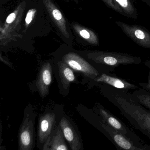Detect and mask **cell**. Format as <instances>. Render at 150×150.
<instances>
[{
    "label": "cell",
    "mask_w": 150,
    "mask_h": 150,
    "mask_svg": "<svg viewBox=\"0 0 150 150\" xmlns=\"http://www.w3.org/2000/svg\"><path fill=\"white\" fill-rule=\"evenodd\" d=\"M91 81L93 85H108L126 92L130 90H135L139 88L137 85L128 82L126 80L120 78L111 73L100 72L97 77Z\"/></svg>",
    "instance_id": "cell-8"
},
{
    "label": "cell",
    "mask_w": 150,
    "mask_h": 150,
    "mask_svg": "<svg viewBox=\"0 0 150 150\" xmlns=\"http://www.w3.org/2000/svg\"><path fill=\"white\" fill-rule=\"evenodd\" d=\"M65 138L59 125L55 128L43 146V150H68Z\"/></svg>",
    "instance_id": "cell-12"
},
{
    "label": "cell",
    "mask_w": 150,
    "mask_h": 150,
    "mask_svg": "<svg viewBox=\"0 0 150 150\" xmlns=\"http://www.w3.org/2000/svg\"><path fill=\"white\" fill-rule=\"evenodd\" d=\"M52 80V68L50 63H45L40 68L35 82V86L42 98L49 94Z\"/></svg>",
    "instance_id": "cell-10"
},
{
    "label": "cell",
    "mask_w": 150,
    "mask_h": 150,
    "mask_svg": "<svg viewBox=\"0 0 150 150\" xmlns=\"http://www.w3.org/2000/svg\"><path fill=\"white\" fill-rule=\"evenodd\" d=\"M16 14L14 13H12L10 14L6 19V22L8 23H13V22L15 20L16 18Z\"/></svg>",
    "instance_id": "cell-20"
},
{
    "label": "cell",
    "mask_w": 150,
    "mask_h": 150,
    "mask_svg": "<svg viewBox=\"0 0 150 150\" xmlns=\"http://www.w3.org/2000/svg\"><path fill=\"white\" fill-rule=\"evenodd\" d=\"M56 116L52 112H46L40 116L38 126V141L44 145L55 129Z\"/></svg>",
    "instance_id": "cell-9"
},
{
    "label": "cell",
    "mask_w": 150,
    "mask_h": 150,
    "mask_svg": "<svg viewBox=\"0 0 150 150\" xmlns=\"http://www.w3.org/2000/svg\"><path fill=\"white\" fill-rule=\"evenodd\" d=\"M59 126L64 133L65 138L72 150L82 149V142L79 136L70 120L63 117L59 122Z\"/></svg>",
    "instance_id": "cell-11"
},
{
    "label": "cell",
    "mask_w": 150,
    "mask_h": 150,
    "mask_svg": "<svg viewBox=\"0 0 150 150\" xmlns=\"http://www.w3.org/2000/svg\"><path fill=\"white\" fill-rule=\"evenodd\" d=\"M95 120L97 127L114 144L117 150H146L144 147L137 145L129 139L115 130L96 113Z\"/></svg>",
    "instance_id": "cell-5"
},
{
    "label": "cell",
    "mask_w": 150,
    "mask_h": 150,
    "mask_svg": "<svg viewBox=\"0 0 150 150\" xmlns=\"http://www.w3.org/2000/svg\"><path fill=\"white\" fill-rule=\"evenodd\" d=\"M36 115L30 105L26 108L18 135L19 150H33L35 145Z\"/></svg>",
    "instance_id": "cell-4"
},
{
    "label": "cell",
    "mask_w": 150,
    "mask_h": 150,
    "mask_svg": "<svg viewBox=\"0 0 150 150\" xmlns=\"http://www.w3.org/2000/svg\"><path fill=\"white\" fill-rule=\"evenodd\" d=\"M103 95L120 110L134 128L150 139V110L132 97L131 93L106 85H99Z\"/></svg>",
    "instance_id": "cell-1"
},
{
    "label": "cell",
    "mask_w": 150,
    "mask_h": 150,
    "mask_svg": "<svg viewBox=\"0 0 150 150\" xmlns=\"http://www.w3.org/2000/svg\"><path fill=\"white\" fill-rule=\"evenodd\" d=\"M64 62L73 70L81 73L84 76L91 80L97 77L100 73L94 66L74 54H70L66 56L64 59Z\"/></svg>",
    "instance_id": "cell-7"
},
{
    "label": "cell",
    "mask_w": 150,
    "mask_h": 150,
    "mask_svg": "<svg viewBox=\"0 0 150 150\" xmlns=\"http://www.w3.org/2000/svg\"><path fill=\"white\" fill-rule=\"evenodd\" d=\"M144 64L146 66L149 68L148 80L146 82H140L139 84L143 89L150 92V60H146V61H144Z\"/></svg>",
    "instance_id": "cell-16"
},
{
    "label": "cell",
    "mask_w": 150,
    "mask_h": 150,
    "mask_svg": "<svg viewBox=\"0 0 150 150\" xmlns=\"http://www.w3.org/2000/svg\"><path fill=\"white\" fill-rule=\"evenodd\" d=\"M35 12V11L32 9V10H29V11L28 12L26 19H25V21H26V23L27 24H30L32 20V17H33V14Z\"/></svg>",
    "instance_id": "cell-17"
},
{
    "label": "cell",
    "mask_w": 150,
    "mask_h": 150,
    "mask_svg": "<svg viewBox=\"0 0 150 150\" xmlns=\"http://www.w3.org/2000/svg\"><path fill=\"white\" fill-rule=\"evenodd\" d=\"M80 34L85 39H89L91 37V35L89 32L86 30H82L80 32Z\"/></svg>",
    "instance_id": "cell-19"
},
{
    "label": "cell",
    "mask_w": 150,
    "mask_h": 150,
    "mask_svg": "<svg viewBox=\"0 0 150 150\" xmlns=\"http://www.w3.org/2000/svg\"><path fill=\"white\" fill-rule=\"evenodd\" d=\"M131 96L135 101L150 110V92L139 88L134 90Z\"/></svg>",
    "instance_id": "cell-14"
},
{
    "label": "cell",
    "mask_w": 150,
    "mask_h": 150,
    "mask_svg": "<svg viewBox=\"0 0 150 150\" xmlns=\"http://www.w3.org/2000/svg\"><path fill=\"white\" fill-rule=\"evenodd\" d=\"M52 15L56 20L57 21L61 20L62 18V15L61 13L59 10L57 9H55L52 12Z\"/></svg>",
    "instance_id": "cell-18"
},
{
    "label": "cell",
    "mask_w": 150,
    "mask_h": 150,
    "mask_svg": "<svg viewBox=\"0 0 150 150\" xmlns=\"http://www.w3.org/2000/svg\"><path fill=\"white\" fill-rule=\"evenodd\" d=\"M58 72L62 86L65 89L69 88L71 83L75 80L73 70L64 62H60L58 64Z\"/></svg>",
    "instance_id": "cell-13"
},
{
    "label": "cell",
    "mask_w": 150,
    "mask_h": 150,
    "mask_svg": "<svg viewBox=\"0 0 150 150\" xmlns=\"http://www.w3.org/2000/svg\"><path fill=\"white\" fill-rule=\"evenodd\" d=\"M124 12L126 16L137 19V13L131 0H115Z\"/></svg>",
    "instance_id": "cell-15"
},
{
    "label": "cell",
    "mask_w": 150,
    "mask_h": 150,
    "mask_svg": "<svg viewBox=\"0 0 150 150\" xmlns=\"http://www.w3.org/2000/svg\"><path fill=\"white\" fill-rule=\"evenodd\" d=\"M94 110L96 113L101 117L110 126L117 131L129 139L138 146L144 147L146 150H150V145L145 144L144 141L134 132L102 105L98 103Z\"/></svg>",
    "instance_id": "cell-3"
},
{
    "label": "cell",
    "mask_w": 150,
    "mask_h": 150,
    "mask_svg": "<svg viewBox=\"0 0 150 150\" xmlns=\"http://www.w3.org/2000/svg\"><path fill=\"white\" fill-rule=\"evenodd\" d=\"M89 58L100 72L110 73L119 66L139 64L140 57L127 53L114 52L99 51L91 53Z\"/></svg>",
    "instance_id": "cell-2"
},
{
    "label": "cell",
    "mask_w": 150,
    "mask_h": 150,
    "mask_svg": "<svg viewBox=\"0 0 150 150\" xmlns=\"http://www.w3.org/2000/svg\"><path fill=\"white\" fill-rule=\"evenodd\" d=\"M142 1H144L145 3H147L150 5V0H142Z\"/></svg>",
    "instance_id": "cell-21"
},
{
    "label": "cell",
    "mask_w": 150,
    "mask_h": 150,
    "mask_svg": "<svg viewBox=\"0 0 150 150\" xmlns=\"http://www.w3.org/2000/svg\"><path fill=\"white\" fill-rule=\"evenodd\" d=\"M123 32L134 42L141 47L150 49V32L140 26L129 25L120 21H116Z\"/></svg>",
    "instance_id": "cell-6"
}]
</instances>
